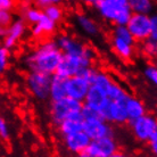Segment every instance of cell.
<instances>
[{"label": "cell", "mask_w": 157, "mask_h": 157, "mask_svg": "<svg viewBox=\"0 0 157 157\" xmlns=\"http://www.w3.org/2000/svg\"><path fill=\"white\" fill-rule=\"evenodd\" d=\"M62 57L63 54L58 49L55 41L48 40L25 56L24 65L30 70V72H39L52 76L55 75Z\"/></svg>", "instance_id": "obj_1"}, {"label": "cell", "mask_w": 157, "mask_h": 157, "mask_svg": "<svg viewBox=\"0 0 157 157\" xmlns=\"http://www.w3.org/2000/svg\"><path fill=\"white\" fill-rule=\"evenodd\" d=\"M90 4L101 18L115 26H125L132 15L129 0H92Z\"/></svg>", "instance_id": "obj_2"}, {"label": "cell", "mask_w": 157, "mask_h": 157, "mask_svg": "<svg viewBox=\"0 0 157 157\" xmlns=\"http://www.w3.org/2000/svg\"><path fill=\"white\" fill-rule=\"evenodd\" d=\"M55 43L63 55L68 56H76V57H83L94 62L96 58V52L91 47L86 46L78 39L73 38L68 34H60L56 39Z\"/></svg>", "instance_id": "obj_3"}, {"label": "cell", "mask_w": 157, "mask_h": 157, "mask_svg": "<svg viewBox=\"0 0 157 157\" xmlns=\"http://www.w3.org/2000/svg\"><path fill=\"white\" fill-rule=\"evenodd\" d=\"M92 63L94 62H91L86 58H83V57L63 55L62 60H60V63L56 70L55 75L68 80L71 78L78 76V73L82 71L83 68L91 67Z\"/></svg>", "instance_id": "obj_4"}, {"label": "cell", "mask_w": 157, "mask_h": 157, "mask_svg": "<svg viewBox=\"0 0 157 157\" xmlns=\"http://www.w3.org/2000/svg\"><path fill=\"white\" fill-rule=\"evenodd\" d=\"M83 104L76 100L65 97L58 101H52L50 105V116L52 122L58 125L59 123L65 121L72 114L81 112Z\"/></svg>", "instance_id": "obj_5"}, {"label": "cell", "mask_w": 157, "mask_h": 157, "mask_svg": "<svg viewBox=\"0 0 157 157\" xmlns=\"http://www.w3.org/2000/svg\"><path fill=\"white\" fill-rule=\"evenodd\" d=\"M51 76L39 72H30L26 76V86L30 94L39 100L49 98Z\"/></svg>", "instance_id": "obj_6"}, {"label": "cell", "mask_w": 157, "mask_h": 157, "mask_svg": "<svg viewBox=\"0 0 157 157\" xmlns=\"http://www.w3.org/2000/svg\"><path fill=\"white\" fill-rule=\"evenodd\" d=\"M150 15L132 14L125 26L134 41L145 42L150 36Z\"/></svg>", "instance_id": "obj_7"}, {"label": "cell", "mask_w": 157, "mask_h": 157, "mask_svg": "<svg viewBox=\"0 0 157 157\" xmlns=\"http://www.w3.org/2000/svg\"><path fill=\"white\" fill-rule=\"evenodd\" d=\"M130 123L134 138L140 142H148L150 137L157 132V122L153 115L146 114Z\"/></svg>", "instance_id": "obj_8"}, {"label": "cell", "mask_w": 157, "mask_h": 157, "mask_svg": "<svg viewBox=\"0 0 157 157\" xmlns=\"http://www.w3.org/2000/svg\"><path fill=\"white\" fill-rule=\"evenodd\" d=\"M83 132L90 138V140H98L101 138L113 137L114 131L110 124L104 121L100 116L88 118L83 121Z\"/></svg>", "instance_id": "obj_9"}, {"label": "cell", "mask_w": 157, "mask_h": 157, "mask_svg": "<svg viewBox=\"0 0 157 157\" xmlns=\"http://www.w3.org/2000/svg\"><path fill=\"white\" fill-rule=\"evenodd\" d=\"M126 100V99H125ZM99 116L108 124H125L129 122L125 109V101H110Z\"/></svg>", "instance_id": "obj_10"}, {"label": "cell", "mask_w": 157, "mask_h": 157, "mask_svg": "<svg viewBox=\"0 0 157 157\" xmlns=\"http://www.w3.org/2000/svg\"><path fill=\"white\" fill-rule=\"evenodd\" d=\"M25 32H26V23L23 20L18 18V20L13 21L12 24L5 30L1 44L7 50H12L13 48H15L18 41L22 39Z\"/></svg>", "instance_id": "obj_11"}, {"label": "cell", "mask_w": 157, "mask_h": 157, "mask_svg": "<svg viewBox=\"0 0 157 157\" xmlns=\"http://www.w3.org/2000/svg\"><path fill=\"white\" fill-rule=\"evenodd\" d=\"M90 89V83L81 76H74L66 80V97L83 102Z\"/></svg>", "instance_id": "obj_12"}, {"label": "cell", "mask_w": 157, "mask_h": 157, "mask_svg": "<svg viewBox=\"0 0 157 157\" xmlns=\"http://www.w3.org/2000/svg\"><path fill=\"white\" fill-rule=\"evenodd\" d=\"M108 102H109V99L107 98L105 91L90 86V89L88 91L86 97L84 98L82 104L83 106L88 107V108L94 110L96 113L100 114L102 110L106 108Z\"/></svg>", "instance_id": "obj_13"}, {"label": "cell", "mask_w": 157, "mask_h": 157, "mask_svg": "<svg viewBox=\"0 0 157 157\" xmlns=\"http://www.w3.org/2000/svg\"><path fill=\"white\" fill-rule=\"evenodd\" d=\"M86 149L100 157H108L118 150V144L113 137L101 138L98 140H92Z\"/></svg>", "instance_id": "obj_14"}, {"label": "cell", "mask_w": 157, "mask_h": 157, "mask_svg": "<svg viewBox=\"0 0 157 157\" xmlns=\"http://www.w3.org/2000/svg\"><path fill=\"white\" fill-rule=\"evenodd\" d=\"M63 140L66 149L73 154H76V155L82 153L91 142L90 138L83 131L70 134V136H65V137H63Z\"/></svg>", "instance_id": "obj_15"}, {"label": "cell", "mask_w": 157, "mask_h": 157, "mask_svg": "<svg viewBox=\"0 0 157 157\" xmlns=\"http://www.w3.org/2000/svg\"><path fill=\"white\" fill-rule=\"evenodd\" d=\"M59 132L63 137L83 131V118L81 112L72 114L68 118L58 124Z\"/></svg>", "instance_id": "obj_16"}, {"label": "cell", "mask_w": 157, "mask_h": 157, "mask_svg": "<svg viewBox=\"0 0 157 157\" xmlns=\"http://www.w3.org/2000/svg\"><path fill=\"white\" fill-rule=\"evenodd\" d=\"M125 109L129 122H133L147 114L144 101L131 94H129V97L125 100Z\"/></svg>", "instance_id": "obj_17"}, {"label": "cell", "mask_w": 157, "mask_h": 157, "mask_svg": "<svg viewBox=\"0 0 157 157\" xmlns=\"http://www.w3.org/2000/svg\"><path fill=\"white\" fill-rule=\"evenodd\" d=\"M75 22H76V25L78 26V29L86 36H97L100 32L99 24L92 17H90L86 14H82V13L78 14L75 16Z\"/></svg>", "instance_id": "obj_18"}, {"label": "cell", "mask_w": 157, "mask_h": 157, "mask_svg": "<svg viewBox=\"0 0 157 157\" xmlns=\"http://www.w3.org/2000/svg\"><path fill=\"white\" fill-rule=\"evenodd\" d=\"M66 97V78L52 75L49 88V98L51 102L58 101Z\"/></svg>", "instance_id": "obj_19"}, {"label": "cell", "mask_w": 157, "mask_h": 157, "mask_svg": "<svg viewBox=\"0 0 157 157\" xmlns=\"http://www.w3.org/2000/svg\"><path fill=\"white\" fill-rule=\"evenodd\" d=\"M56 29H57V24L43 15L36 25H32L31 34L33 38L39 39V38H42L43 36L52 34L56 31Z\"/></svg>", "instance_id": "obj_20"}, {"label": "cell", "mask_w": 157, "mask_h": 157, "mask_svg": "<svg viewBox=\"0 0 157 157\" xmlns=\"http://www.w3.org/2000/svg\"><path fill=\"white\" fill-rule=\"evenodd\" d=\"M112 47L118 57H121L122 59H125V60L132 58V56L134 54V46L121 39L114 38V36L112 38Z\"/></svg>", "instance_id": "obj_21"}, {"label": "cell", "mask_w": 157, "mask_h": 157, "mask_svg": "<svg viewBox=\"0 0 157 157\" xmlns=\"http://www.w3.org/2000/svg\"><path fill=\"white\" fill-rule=\"evenodd\" d=\"M21 14H22L21 20H23L25 23L32 24V25H36L43 16L42 10L34 6H22Z\"/></svg>", "instance_id": "obj_22"}, {"label": "cell", "mask_w": 157, "mask_h": 157, "mask_svg": "<svg viewBox=\"0 0 157 157\" xmlns=\"http://www.w3.org/2000/svg\"><path fill=\"white\" fill-rule=\"evenodd\" d=\"M113 81H114V78H112L108 73H106V72H104V71L96 70L94 76L91 78L90 86H94V88H98V89L104 90L106 92V90L109 88V86L113 83Z\"/></svg>", "instance_id": "obj_23"}, {"label": "cell", "mask_w": 157, "mask_h": 157, "mask_svg": "<svg viewBox=\"0 0 157 157\" xmlns=\"http://www.w3.org/2000/svg\"><path fill=\"white\" fill-rule=\"evenodd\" d=\"M106 94L110 101H125V99L129 97L128 91L115 80L106 90Z\"/></svg>", "instance_id": "obj_24"}, {"label": "cell", "mask_w": 157, "mask_h": 157, "mask_svg": "<svg viewBox=\"0 0 157 157\" xmlns=\"http://www.w3.org/2000/svg\"><path fill=\"white\" fill-rule=\"evenodd\" d=\"M129 6L132 14L150 15V13L153 12L154 2L150 0H130Z\"/></svg>", "instance_id": "obj_25"}, {"label": "cell", "mask_w": 157, "mask_h": 157, "mask_svg": "<svg viewBox=\"0 0 157 157\" xmlns=\"http://www.w3.org/2000/svg\"><path fill=\"white\" fill-rule=\"evenodd\" d=\"M42 13L46 17H48L52 22H55L56 24L58 23V22H60L64 17V9L59 5V2H56V4L48 6L47 8L43 9Z\"/></svg>", "instance_id": "obj_26"}, {"label": "cell", "mask_w": 157, "mask_h": 157, "mask_svg": "<svg viewBox=\"0 0 157 157\" xmlns=\"http://www.w3.org/2000/svg\"><path fill=\"white\" fill-rule=\"evenodd\" d=\"M113 36L123 40V41H125V42L130 43L132 46H134V43H136V41L133 40L132 36L130 34V32L126 29V26H115L114 31H113Z\"/></svg>", "instance_id": "obj_27"}, {"label": "cell", "mask_w": 157, "mask_h": 157, "mask_svg": "<svg viewBox=\"0 0 157 157\" xmlns=\"http://www.w3.org/2000/svg\"><path fill=\"white\" fill-rule=\"evenodd\" d=\"M9 62H10V54L9 50H7L6 48L0 43V76L6 73V71L9 67Z\"/></svg>", "instance_id": "obj_28"}, {"label": "cell", "mask_w": 157, "mask_h": 157, "mask_svg": "<svg viewBox=\"0 0 157 157\" xmlns=\"http://www.w3.org/2000/svg\"><path fill=\"white\" fill-rule=\"evenodd\" d=\"M144 76L145 78L150 83V84H154L156 86L157 83V67L153 64L150 65H147L144 70Z\"/></svg>", "instance_id": "obj_29"}, {"label": "cell", "mask_w": 157, "mask_h": 157, "mask_svg": "<svg viewBox=\"0 0 157 157\" xmlns=\"http://www.w3.org/2000/svg\"><path fill=\"white\" fill-rule=\"evenodd\" d=\"M142 51L147 57L154 58L157 55V42L155 41H150V40H146L144 44H142Z\"/></svg>", "instance_id": "obj_30"}, {"label": "cell", "mask_w": 157, "mask_h": 157, "mask_svg": "<svg viewBox=\"0 0 157 157\" xmlns=\"http://www.w3.org/2000/svg\"><path fill=\"white\" fill-rule=\"evenodd\" d=\"M12 22H13L12 12L0 10V30L5 31V30L12 24Z\"/></svg>", "instance_id": "obj_31"}, {"label": "cell", "mask_w": 157, "mask_h": 157, "mask_svg": "<svg viewBox=\"0 0 157 157\" xmlns=\"http://www.w3.org/2000/svg\"><path fill=\"white\" fill-rule=\"evenodd\" d=\"M9 138H10L9 125H8L7 121L0 115V139L4 141H7Z\"/></svg>", "instance_id": "obj_32"}, {"label": "cell", "mask_w": 157, "mask_h": 157, "mask_svg": "<svg viewBox=\"0 0 157 157\" xmlns=\"http://www.w3.org/2000/svg\"><path fill=\"white\" fill-rule=\"evenodd\" d=\"M149 17H150V36L148 40L157 42V16L151 15Z\"/></svg>", "instance_id": "obj_33"}, {"label": "cell", "mask_w": 157, "mask_h": 157, "mask_svg": "<svg viewBox=\"0 0 157 157\" xmlns=\"http://www.w3.org/2000/svg\"><path fill=\"white\" fill-rule=\"evenodd\" d=\"M14 7H15V4L12 0H0V10L12 12Z\"/></svg>", "instance_id": "obj_34"}, {"label": "cell", "mask_w": 157, "mask_h": 157, "mask_svg": "<svg viewBox=\"0 0 157 157\" xmlns=\"http://www.w3.org/2000/svg\"><path fill=\"white\" fill-rule=\"evenodd\" d=\"M56 2H58V1H52V0H38L36 1V6L39 9L43 10L44 8H47L48 6H50L52 4H56Z\"/></svg>", "instance_id": "obj_35"}, {"label": "cell", "mask_w": 157, "mask_h": 157, "mask_svg": "<svg viewBox=\"0 0 157 157\" xmlns=\"http://www.w3.org/2000/svg\"><path fill=\"white\" fill-rule=\"evenodd\" d=\"M78 157H100V156H98V155H96V154H94L92 151H90V150H88V149L86 148V149L83 150L82 153L78 154Z\"/></svg>", "instance_id": "obj_36"}, {"label": "cell", "mask_w": 157, "mask_h": 157, "mask_svg": "<svg viewBox=\"0 0 157 157\" xmlns=\"http://www.w3.org/2000/svg\"><path fill=\"white\" fill-rule=\"evenodd\" d=\"M108 157H129V156H128L125 153H123V151H120V150H117L116 153H114L113 155H110V156H108Z\"/></svg>", "instance_id": "obj_37"}, {"label": "cell", "mask_w": 157, "mask_h": 157, "mask_svg": "<svg viewBox=\"0 0 157 157\" xmlns=\"http://www.w3.org/2000/svg\"><path fill=\"white\" fill-rule=\"evenodd\" d=\"M149 147H150V149H151V151H153V154H157V142H151V144H149Z\"/></svg>", "instance_id": "obj_38"}, {"label": "cell", "mask_w": 157, "mask_h": 157, "mask_svg": "<svg viewBox=\"0 0 157 157\" xmlns=\"http://www.w3.org/2000/svg\"><path fill=\"white\" fill-rule=\"evenodd\" d=\"M4 32H5V31H2V30H0V34H4Z\"/></svg>", "instance_id": "obj_39"}]
</instances>
